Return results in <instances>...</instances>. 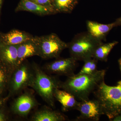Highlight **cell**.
Instances as JSON below:
<instances>
[{
	"label": "cell",
	"instance_id": "cb8c5ba5",
	"mask_svg": "<svg viewBox=\"0 0 121 121\" xmlns=\"http://www.w3.org/2000/svg\"><path fill=\"white\" fill-rule=\"evenodd\" d=\"M115 27L121 25V17L118 18L114 22Z\"/></svg>",
	"mask_w": 121,
	"mask_h": 121
},
{
	"label": "cell",
	"instance_id": "484cf974",
	"mask_svg": "<svg viewBox=\"0 0 121 121\" xmlns=\"http://www.w3.org/2000/svg\"><path fill=\"white\" fill-rule=\"evenodd\" d=\"M4 0H0V17L2 9V5L4 3Z\"/></svg>",
	"mask_w": 121,
	"mask_h": 121
},
{
	"label": "cell",
	"instance_id": "5bb4252c",
	"mask_svg": "<svg viewBox=\"0 0 121 121\" xmlns=\"http://www.w3.org/2000/svg\"><path fill=\"white\" fill-rule=\"evenodd\" d=\"M33 37L28 33L17 29H13L7 33H2L1 35L2 43L7 45H18Z\"/></svg>",
	"mask_w": 121,
	"mask_h": 121
},
{
	"label": "cell",
	"instance_id": "ac0fdd59",
	"mask_svg": "<svg viewBox=\"0 0 121 121\" xmlns=\"http://www.w3.org/2000/svg\"><path fill=\"white\" fill-rule=\"evenodd\" d=\"M118 43V41H115L107 43H103L96 48L93 55V58L98 61L107 62L110 52Z\"/></svg>",
	"mask_w": 121,
	"mask_h": 121
},
{
	"label": "cell",
	"instance_id": "4fadbf2b",
	"mask_svg": "<svg viewBox=\"0 0 121 121\" xmlns=\"http://www.w3.org/2000/svg\"><path fill=\"white\" fill-rule=\"evenodd\" d=\"M86 25L88 32L93 37L102 41L105 40L109 32L115 27L114 22L105 24L91 21H87Z\"/></svg>",
	"mask_w": 121,
	"mask_h": 121
},
{
	"label": "cell",
	"instance_id": "4316f807",
	"mask_svg": "<svg viewBox=\"0 0 121 121\" xmlns=\"http://www.w3.org/2000/svg\"><path fill=\"white\" fill-rule=\"evenodd\" d=\"M2 33L1 32H0V48L1 47V45L3 44L2 43V39H1V35H2Z\"/></svg>",
	"mask_w": 121,
	"mask_h": 121
},
{
	"label": "cell",
	"instance_id": "6da1fadb",
	"mask_svg": "<svg viewBox=\"0 0 121 121\" xmlns=\"http://www.w3.org/2000/svg\"><path fill=\"white\" fill-rule=\"evenodd\" d=\"M106 72L97 70L90 74H73L61 82L60 88L71 93L80 101L89 99L91 93L104 81Z\"/></svg>",
	"mask_w": 121,
	"mask_h": 121
},
{
	"label": "cell",
	"instance_id": "83f0119b",
	"mask_svg": "<svg viewBox=\"0 0 121 121\" xmlns=\"http://www.w3.org/2000/svg\"><path fill=\"white\" fill-rule=\"evenodd\" d=\"M118 64H119V67L121 72V58L119 59L118 60Z\"/></svg>",
	"mask_w": 121,
	"mask_h": 121
},
{
	"label": "cell",
	"instance_id": "30bf717a",
	"mask_svg": "<svg viewBox=\"0 0 121 121\" xmlns=\"http://www.w3.org/2000/svg\"><path fill=\"white\" fill-rule=\"evenodd\" d=\"M18 45H7L3 43L0 48V62L12 73L18 66Z\"/></svg>",
	"mask_w": 121,
	"mask_h": 121
},
{
	"label": "cell",
	"instance_id": "5b68a950",
	"mask_svg": "<svg viewBox=\"0 0 121 121\" xmlns=\"http://www.w3.org/2000/svg\"><path fill=\"white\" fill-rule=\"evenodd\" d=\"M34 76L32 65L26 60H24L12 73L8 87L9 93L7 97L9 98L19 94L27 87H31Z\"/></svg>",
	"mask_w": 121,
	"mask_h": 121
},
{
	"label": "cell",
	"instance_id": "277c9868",
	"mask_svg": "<svg viewBox=\"0 0 121 121\" xmlns=\"http://www.w3.org/2000/svg\"><path fill=\"white\" fill-rule=\"evenodd\" d=\"M102 41L95 39L88 32L79 33L68 43L71 57L84 62L91 58L96 48Z\"/></svg>",
	"mask_w": 121,
	"mask_h": 121
},
{
	"label": "cell",
	"instance_id": "ba28073f",
	"mask_svg": "<svg viewBox=\"0 0 121 121\" xmlns=\"http://www.w3.org/2000/svg\"><path fill=\"white\" fill-rule=\"evenodd\" d=\"M79 111L80 115L77 117L79 120L97 121L103 115L98 101L96 99H87L79 101L76 109Z\"/></svg>",
	"mask_w": 121,
	"mask_h": 121
},
{
	"label": "cell",
	"instance_id": "9a60e30c",
	"mask_svg": "<svg viewBox=\"0 0 121 121\" xmlns=\"http://www.w3.org/2000/svg\"><path fill=\"white\" fill-rule=\"evenodd\" d=\"M55 98L62 105V110L64 112L76 109L79 102L75 97L66 91L56 89L55 93Z\"/></svg>",
	"mask_w": 121,
	"mask_h": 121
},
{
	"label": "cell",
	"instance_id": "603a6c76",
	"mask_svg": "<svg viewBox=\"0 0 121 121\" xmlns=\"http://www.w3.org/2000/svg\"><path fill=\"white\" fill-rule=\"evenodd\" d=\"M9 98L7 96L4 98H0V108L4 106L5 102L7 101Z\"/></svg>",
	"mask_w": 121,
	"mask_h": 121
},
{
	"label": "cell",
	"instance_id": "52a82bcc",
	"mask_svg": "<svg viewBox=\"0 0 121 121\" xmlns=\"http://www.w3.org/2000/svg\"><path fill=\"white\" fill-rule=\"evenodd\" d=\"M46 64L45 71L48 73L69 76L74 73L77 66V61L72 57L66 58H58Z\"/></svg>",
	"mask_w": 121,
	"mask_h": 121
},
{
	"label": "cell",
	"instance_id": "9c48e42d",
	"mask_svg": "<svg viewBox=\"0 0 121 121\" xmlns=\"http://www.w3.org/2000/svg\"><path fill=\"white\" fill-rule=\"evenodd\" d=\"M37 101L32 94L26 92L15 99L11 109L15 114L21 117H25L37 106Z\"/></svg>",
	"mask_w": 121,
	"mask_h": 121
},
{
	"label": "cell",
	"instance_id": "44dd1931",
	"mask_svg": "<svg viewBox=\"0 0 121 121\" xmlns=\"http://www.w3.org/2000/svg\"><path fill=\"white\" fill-rule=\"evenodd\" d=\"M30 0L38 4L50 7L53 9L52 4V0Z\"/></svg>",
	"mask_w": 121,
	"mask_h": 121
},
{
	"label": "cell",
	"instance_id": "8992f818",
	"mask_svg": "<svg viewBox=\"0 0 121 121\" xmlns=\"http://www.w3.org/2000/svg\"><path fill=\"white\" fill-rule=\"evenodd\" d=\"M34 39L38 46L39 56L43 59L57 58L61 52L68 47V43L55 33L35 36Z\"/></svg>",
	"mask_w": 121,
	"mask_h": 121
},
{
	"label": "cell",
	"instance_id": "d6986e66",
	"mask_svg": "<svg viewBox=\"0 0 121 121\" xmlns=\"http://www.w3.org/2000/svg\"><path fill=\"white\" fill-rule=\"evenodd\" d=\"M12 72L0 62V89L3 91L8 89Z\"/></svg>",
	"mask_w": 121,
	"mask_h": 121
},
{
	"label": "cell",
	"instance_id": "ffe728a7",
	"mask_svg": "<svg viewBox=\"0 0 121 121\" xmlns=\"http://www.w3.org/2000/svg\"><path fill=\"white\" fill-rule=\"evenodd\" d=\"M98 60L91 58L84 61V64L78 74H90L97 70Z\"/></svg>",
	"mask_w": 121,
	"mask_h": 121
},
{
	"label": "cell",
	"instance_id": "e0dca14e",
	"mask_svg": "<svg viewBox=\"0 0 121 121\" xmlns=\"http://www.w3.org/2000/svg\"><path fill=\"white\" fill-rule=\"evenodd\" d=\"M78 0H52L55 13H70L78 3Z\"/></svg>",
	"mask_w": 121,
	"mask_h": 121
},
{
	"label": "cell",
	"instance_id": "7c38bea8",
	"mask_svg": "<svg viewBox=\"0 0 121 121\" xmlns=\"http://www.w3.org/2000/svg\"><path fill=\"white\" fill-rule=\"evenodd\" d=\"M17 53L18 66L29 57L35 56H39V49L34 37L31 39L19 44Z\"/></svg>",
	"mask_w": 121,
	"mask_h": 121
},
{
	"label": "cell",
	"instance_id": "7a4b0ae2",
	"mask_svg": "<svg viewBox=\"0 0 121 121\" xmlns=\"http://www.w3.org/2000/svg\"><path fill=\"white\" fill-rule=\"evenodd\" d=\"M99 103L103 115L112 120L121 114V80L110 86L103 81L93 92Z\"/></svg>",
	"mask_w": 121,
	"mask_h": 121
},
{
	"label": "cell",
	"instance_id": "2e32d148",
	"mask_svg": "<svg viewBox=\"0 0 121 121\" xmlns=\"http://www.w3.org/2000/svg\"><path fill=\"white\" fill-rule=\"evenodd\" d=\"M66 119L67 117L62 113L46 108L35 113L31 120L32 121H63Z\"/></svg>",
	"mask_w": 121,
	"mask_h": 121
},
{
	"label": "cell",
	"instance_id": "d4e9b609",
	"mask_svg": "<svg viewBox=\"0 0 121 121\" xmlns=\"http://www.w3.org/2000/svg\"><path fill=\"white\" fill-rule=\"evenodd\" d=\"M112 121H121V114L117 115L112 119Z\"/></svg>",
	"mask_w": 121,
	"mask_h": 121
},
{
	"label": "cell",
	"instance_id": "7402d4cb",
	"mask_svg": "<svg viewBox=\"0 0 121 121\" xmlns=\"http://www.w3.org/2000/svg\"><path fill=\"white\" fill-rule=\"evenodd\" d=\"M8 115L6 113L4 109L3 108V107H2L0 108V121H8Z\"/></svg>",
	"mask_w": 121,
	"mask_h": 121
},
{
	"label": "cell",
	"instance_id": "3957f363",
	"mask_svg": "<svg viewBox=\"0 0 121 121\" xmlns=\"http://www.w3.org/2000/svg\"><path fill=\"white\" fill-rule=\"evenodd\" d=\"M32 65L35 76L31 87L49 106L54 108L55 92L56 89L60 88L62 82L56 77L45 73L36 64Z\"/></svg>",
	"mask_w": 121,
	"mask_h": 121
},
{
	"label": "cell",
	"instance_id": "f1b7e54d",
	"mask_svg": "<svg viewBox=\"0 0 121 121\" xmlns=\"http://www.w3.org/2000/svg\"><path fill=\"white\" fill-rule=\"evenodd\" d=\"M3 93V91L0 89V98H2L1 97V95H2V93Z\"/></svg>",
	"mask_w": 121,
	"mask_h": 121
},
{
	"label": "cell",
	"instance_id": "8fae6325",
	"mask_svg": "<svg viewBox=\"0 0 121 121\" xmlns=\"http://www.w3.org/2000/svg\"><path fill=\"white\" fill-rule=\"evenodd\" d=\"M15 11H27L40 16L55 14L51 8L38 4L30 0H20Z\"/></svg>",
	"mask_w": 121,
	"mask_h": 121
}]
</instances>
